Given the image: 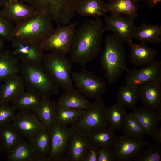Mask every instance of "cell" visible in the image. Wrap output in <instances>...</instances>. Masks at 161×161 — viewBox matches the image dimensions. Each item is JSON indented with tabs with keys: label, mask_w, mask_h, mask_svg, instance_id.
<instances>
[{
	"label": "cell",
	"mask_w": 161,
	"mask_h": 161,
	"mask_svg": "<svg viewBox=\"0 0 161 161\" xmlns=\"http://www.w3.org/2000/svg\"><path fill=\"white\" fill-rule=\"evenodd\" d=\"M102 20L99 17L89 20L76 29L70 53L71 62L83 67L101 51Z\"/></svg>",
	"instance_id": "obj_1"
},
{
	"label": "cell",
	"mask_w": 161,
	"mask_h": 161,
	"mask_svg": "<svg viewBox=\"0 0 161 161\" xmlns=\"http://www.w3.org/2000/svg\"><path fill=\"white\" fill-rule=\"evenodd\" d=\"M103 41L105 45L100 64L107 81L111 84L128 69L126 51L123 43L113 33L107 35Z\"/></svg>",
	"instance_id": "obj_2"
},
{
	"label": "cell",
	"mask_w": 161,
	"mask_h": 161,
	"mask_svg": "<svg viewBox=\"0 0 161 161\" xmlns=\"http://www.w3.org/2000/svg\"><path fill=\"white\" fill-rule=\"evenodd\" d=\"M18 73L27 89L35 92L41 97L58 93L59 87L41 63L20 62Z\"/></svg>",
	"instance_id": "obj_3"
},
{
	"label": "cell",
	"mask_w": 161,
	"mask_h": 161,
	"mask_svg": "<svg viewBox=\"0 0 161 161\" xmlns=\"http://www.w3.org/2000/svg\"><path fill=\"white\" fill-rule=\"evenodd\" d=\"M52 21L45 14L37 12L16 24L13 33V38L41 43L53 31Z\"/></svg>",
	"instance_id": "obj_4"
},
{
	"label": "cell",
	"mask_w": 161,
	"mask_h": 161,
	"mask_svg": "<svg viewBox=\"0 0 161 161\" xmlns=\"http://www.w3.org/2000/svg\"><path fill=\"white\" fill-rule=\"evenodd\" d=\"M83 0H24L38 12L44 13L52 21L68 24L76 13L79 4Z\"/></svg>",
	"instance_id": "obj_5"
},
{
	"label": "cell",
	"mask_w": 161,
	"mask_h": 161,
	"mask_svg": "<svg viewBox=\"0 0 161 161\" xmlns=\"http://www.w3.org/2000/svg\"><path fill=\"white\" fill-rule=\"evenodd\" d=\"M106 108L101 98L95 100L85 110L81 117L72 125L71 129L86 135L94 131L108 127L109 125L106 117Z\"/></svg>",
	"instance_id": "obj_6"
},
{
	"label": "cell",
	"mask_w": 161,
	"mask_h": 161,
	"mask_svg": "<svg viewBox=\"0 0 161 161\" xmlns=\"http://www.w3.org/2000/svg\"><path fill=\"white\" fill-rule=\"evenodd\" d=\"M78 23L77 21L64 26L58 24L52 33L40 43L44 50L66 57L70 53Z\"/></svg>",
	"instance_id": "obj_7"
},
{
	"label": "cell",
	"mask_w": 161,
	"mask_h": 161,
	"mask_svg": "<svg viewBox=\"0 0 161 161\" xmlns=\"http://www.w3.org/2000/svg\"><path fill=\"white\" fill-rule=\"evenodd\" d=\"M46 70L59 88L65 91L74 89L71 77V61L66 57L49 52L43 62Z\"/></svg>",
	"instance_id": "obj_8"
},
{
	"label": "cell",
	"mask_w": 161,
	"mask_h": 161,
	"mask_svg": "<svg viewBox=\"0 0 161 161\" xmlns=\"http://www.w3.org/2000/svg\"><path fill=\"white\" fill-rule=\"evenodd\" d=\"M71 77L77 89L86 97L95 100L100 98L106 90L104 80L85 67L79 72H72Z\"/></svg>",
	"instance_id": "obj_9"
},
{
	"label": "cell",
	"mask_w": 161,
	"mask_h": 161,
	"mask_svg": "<svg viewBox=\"0 0 161 161\" xmlns=\"http://www.w3.org/2000/svg\"><path fill=\"white\" fill-rule=\"evenodd\" d=\"M150 144L143 137L124 134L117 137L111 148L114 161L135 160Z\"/></svg>",
	"instance_id": "obj_10"
},
{
	"label": "cell",
	"mask_w": 161,
	"mask_h": 161,
	"mask_svg": "<svg viewBox=\"0 0 161 161\" xmlns=\"http://www.w3.org/2000/svg\"><path fill=\"white\" fill-rule=\"evenodd\" d=\"M106 25L102 32H112L123 43L128 46L132 43L133 35L137 27L135 18L120 14L111 15L105 16Z\"/></svg>",
	"instance_id": "obj_11"
},
{
	"label": "cell",
	"mask_w": 161,
	"mask_h": 161,
	"mask_svg": "<svg viewBox=\"0 0 161 161\" xmlns=\"http://www.w3.org/2000/svg\"><path fill=\"white\" fill-rule=\"evenodd\" d=\"M11 41V52L20 62H43L45 55L40 42L14 38Z\"/></svg>",
	"instance_id": "obj_12"
},
{
	"label": "cell",
	"mask_w": 161,
	"mask_h": 161,
	"mask_svg": "<svg viewBox=\"0 0 161 161\" xmlns=\"http://www.w3.org/2000/svg\"><path fill=\"white\" fill-rule=\"evenodd\" d=\"M72 131L70 127L55 124L51 129V145L48 161H65L67 145Z\"/></svg>",
	"instance_id": "obj_13"
},
{
	"label": "cell",
	"mask_w": 161,
	"mask_h": 161,
	"mask_svg": "<svg viewBox=\"0 0 161 161\" xmlns=\"http://www.w3.org/2000/svg\"><path fill=\"white\" fill-rule=\"evenodd\" d=\"M140 69H128L125 79L126 84L137 87L147 82L161 80V62L155 60Z\"/></svg>",
	"instance_id": "obj_14"
},
{
	"label": "cell",
	"mask_w": 161,
	"mask_h": 161,
	"mask_svg": "<svg viewBox=\"0 0 161 161\" xmlns=\"http://www.w3.org/2000/svg\"><path fill=\"white\" fill-rule=\"evenodd\" d=\"M138 94L143 106L161 114V80L141 84L138 86Z\"/></svg>",
	"instance_id": "obj_15"
},
{
	"label": "cell",
	"mask_w": 161,
	"mask_h": 161,
	"mask_svg": "<svg viewBox=\"0 0 161 161\" xmlns=\"http://www.w3.org/2000/svg\"><path fill=\"white\" fill-rule=\"evenodd\" d=\"M12 123L27 141L45 127L33 112L26 111H19Z\"/></svg>",
	"instance_id": "obj_16"
},
{
	"label": "cell",
	"mask_w": 161,
	"mask_h": 161,
	"mask_svg": "<svg viewBox=\"0 0 161 161\" xmlns=\"http://www.w3.org/2000/svg\"><path fill=\"white\" fill-rule=\"evenodd\" d=\"M3 7L2 11L4 14L16 24L37 12L30 5L18 0H8Z\"/></svg>",
	"instance_id": "obj_17"
},
{
	"label": "cell",
	"mask_w": 161,
	"mask_h": 161,
	"mask_svg": "<svg viewBox=\"0 0 161 161\" xmlns=\"http://www.w3.org/2000/svg\"><path fill=\"white\" fill-rule=\"evenodd\" d=\"M0 86V103H9L25 90L23 80L18 73L11 74L5 78Z\"/></svg>",
	"instance_id": "obj_18"
},
{
	"label": "cell",
	"mask_w": 161,
	"mask_h": 161,
	"mask_svg": "<svg viewBox=\"0 0 161 161\" xmlns=\"http://www.w3.org/2000/svg\"><path fill=\"white\" fill-rule=\"evenodd\" d=\"M88 142L86 135L72 131L67 145L65 161H83Z\"/></svg>",
	"instance_id": "obj_19"
},
{
	"label": "cell",
	"mask_w": 161,
	"mask_h": 161,
	"mask_svg": "<svg viewBox=\"0 0 161 161\" xmlns=\"http://www.w3.org/2000/svg\"><path fill=\"white\" fill-rule=\"evenodd\" d=\"M146 44L142 42L138 44L133 42L129 46L130 48V63L137 66H142L148 64L156 60L157 51L148 47Z\"/></svg>",
	"instance_id": "obj_20"
},
{
	"label": "cell",
	"mask_w": 161,
	"mask_h": 161,
	"mask_svg": "<svg viewBox=\"0 0 161 161\" xmlns=\"http://www.w3.org/2000/svg\"><path fill=\"white\" fill-rule=\"evenodd\" d=\"M131 113L139 122L147 135L151 136L159 126L161 114L156 111L143 106L136 108Z\"/></svg>",
	"instance_id": "obj_21"
},
{
	"label": "cell",
	"mask_w": 161,
	"mask_h": 161,
	"mask_svg": "<svg viewBox=\"0 0 161 161\" xmlns=\"http://www.w3.org/2000/svg\"><path fill=\"white\" fill-rule=\"evenodd\" d=\"M24 138L11 123L0 126V148L2 152L7 155L24 140Z\"/></svg>",
	"instance_id": "obj_22"
},
{
	"label": "cell",
	"mask_w": 161,
	"mask_h": 161,
	"mask_svg": "<svg viewBox=\"0 0 161 161\" xmlns=\"http://www.w3.org/2000/svg\"><path fill=\"white\" fill-rule=\"evenodd\" d=\"M57 106V103L51 99L49 97H43L33 112L46 128L51 129L55 124Z\"/></svg>",
	"instance_id": "obj_23"
},
{
	"label": "cell",
	"mask_w": 161,
	"mask_h": 161,
	"mask_svg": "<svg viewBox=\"0 0 161 161\" xmlns=\"http://www.w3.org/2000/svg\"><path fill=\"white\" fill-rule=\"evenodd\" d=\"M40 161H48L51 145V129L44 128L28 141Z\"/></svg>",
	"instance_id": "obj_24"
},
{
	"label": "cell",
	"mask_w": 161,
	"mask_h": 161,
	"mask_svg": "<svg viewBox=\"0 0 161 161\" xmlns=\"http://www.w3.org/2000/svg\"><path fill=\"white\" fill-rule=\"evenodd\" d=\"M133 38L145 43H159L161 42V26L151 25L143 22L136 27Z\"/></svg>",
	"instance_id": "obj_25"
},
{
	"label": "cell",
	"mask_w": 161,
	"mask_h": 161,
	"mask_svg": "<svg viewBox=\"0 0 161 161\" xmlns=\"http://www.w3.org/2000/svg\"><path fill=\"white\" fill-rule=\"evenodd\" d=\"M57 103L67 108L86 110L91 103L78 90L74 88L65 91L59 97Z\"/></svg>",
	"instance_id": "obj_26"
},
{
	"label": "cell",
	"mask_w": 161,
	"mask_h": 161,
	"mask_svg": "<svg viewBox=\"0 0 161 161\" xmlns=\"http://www.w3.org/2000/svg\"><path fill=\"white\" fill-rule=\"evenodd\" d=\"M41 98L35 92L27 89L17 96L11 102L15 110L33 112L38 105Z\"/></svg>",
	"instance_id": "obj_27"
},
{
	"label": "cell",
	"mask_w": 161,
	"mask_h": 161,
	"mask_svg": "<svg viewBox=\"0 0 161 161\" xmlns=\"http://www.w3.org/2000/svg\"><path fill=\"white\" fill-rule=\"evenodd\" d=\"M137 0H112L107 4V12L111 15L120 14L136 19L138 16Z\"/></svg>",
	"instance_id": "obj_28"
},
{
	"label": "cell",
	"mask_w": 161,
	"mask_h": 161,
	"mask_svg": "<svg viewBox=\"0 0 161 161\" xmlns=\"http://www.w3.org/2000/svg\"><path fill=\"white\" fill-rule=\"evenodd\" d=\"M107 4L103 0H83L78 5L76 12L83 16H105Z\"/></svg>",
	"instance_id": "obj_29"
},
{
	"label": "cell",
	"mask_w": 161,
	"mask_h": 161,
	"mask_svg": "<svg viewBox=\"0 0 161 161\" xmlns=\"http://www.w3.org/2000/svg\"><path fill=\"white\" fill-rule=\"evenodd\" d=\"M20 61L11 52L0 51V82L8 76L18 73Z\"/></svg>",
	"instance_id": "obj_30"
},
{
	"label": "cell",
	"mask_w": 161,
	"mask_h": 161,
	"mask_svg": "<svg viewBox=\"0 0 161 161\" xmlns=\"http://www.w3.org/2000/svg\"><path fill=\"white\" fill-rule=\"evenodd\" d=\"M85 112L84 109L69 108L58 104L55 124L63 127L69 124L72 125L81 117Z\"/></svg>",
	"instance_id": "obj_31"
},
{
	"label": "cell",
	"mask_w": 161,
	"mask_h": 161,
	"mask_svg": "<svg viewBox=\"0 0 161 161\" xmlns=\"http://www.w3.org/2000/svg\"><path fill=\"white\" fill-rule=\"evenodd\" d=\"M86 135L89 142L99 148L103 146L111 148L117 137L114 130L109 127L94 131Z\"/></svg>",
	"instance_id": "obj_32"
},
{
	"label": "cell",
	"mask_w": 161,
	"mask_h": 161,
	"mask_svg": "<svg viewBox=\"0 0 161 161\" xmlns=\"http://www.w3.org/2000/svg\"><path fill=\"white\" fill-rule=\"evenodd\" d=\"M8 161H40L29 142L24 140L7 157Z\"/></svg>",
	"instance_id": "obj_33"
},
{
	"label": "cell",
	"mask_w": 161,
	"mask_h": 161,
	"mask_svg": "<svg viewBox=\"0 0 161 161\" xmlns=\"http://www.w3.org/2000/svg\"><path fill=\"white\" fill-rule=\"evenodd\" d=\"M116 98L117 102L124 107L134 109L139 100L138 87L129 84L120 87Z\"/></svg>",
	"instance_id": "obj_34"
},
{
	"label": "cell",
	"mask_w": 161,
	"mask_h": 161,
	"mask_svg": "<svg viewBox=\"0 0 161 161\" xmlns=\"http://www.w3.org/2000/svg\"><path fill=\"white\" fill-rule=\"evenodd\" d=\"M127 114L124 107L118 102L106 108V117L109 127L114 130L120 129Z\"/></svg>",
	"instance_id": "obj_35"
},
{
	"label": "cell",
	"mask_w": 161,
	"mask_h": 161,
	"mask_svg": "<svg viewBox=\"0 0 161 161\" xmlns=\"http://www.w3.org/2000/svg\"><path fill=\"white\" fill-rule=\"evenodd\" d=\"M122 127L125 134L143 138L146 135L145 131L132 113L126 114Z\"/></svg>",
	"instance_id": "obj_36"
},
{
	"label": "cell",
	"mask_w": 161,
	"mask_h": 161,
	"mask_svg": "<svg viewBox=\"0 0 161 161\" xmlns=\"http://www.w3.org/2000/svg\"><path fill=\"white\" fill-rule=\"evenodd\" d=\"M144 148L135 161H160L161 147L159 144H150Z\"/></svg>",
	"instance_id": "obj_37"
},
{
	"label": "cell",
	"mask_w": 161,
	"mask_h": 161,
	"mask_svg": "<svg viewBox=\"0 0 161 161\" xmlns=\"http://www.w3.org/2000/svg\"><path fill=\"white\" fill-rule=\"evenodd\" d=\"M14 27L13 22L0 10V36L4 41H11Z\"/></svg>",
	"instance_id": "obj_38"
},
{
	"label": "cell",
	"mask_w": 161,
	"mask_h": 161,
	"mask_svg": "<svg viewBox=\"0 0 161 161\" xmlns=\"http://www.w3.org/2000/svg\"><path fill=\"white\" fill-rule=\"evenodd\" d=\"M15 110L9 103H0V126L12 122L16 115Z\"/></svg>",
	"instance_id": "obj_39"
},
{
	"label": "cell",
	"mask_w": 161,
	"mask_h": 161,
	"mask_svg": "<svg viewBox=\"0 0 161 161\" xmlns=\"http://www.w3.org/2000/svg\"><path fill=\"white\" fill-rule=\"evenodd\" d=\"M99 148L88 141L83 161H97Z\"/></svg>",
	"instance_id": "obj_40"
},
{
	"label": "cell",
	"mask_w": 161,
	"mask_h": 161,
	"mask_svg": "<svg viewBox=\"0 0 161 161\" xmlns=\"http://www.w3.org/2000/svg\"><path fill=\"white\" fill-rule=\"evenodd\" d=\"M97 161H114L111 148L107 146L100 148Z\"/></svg>",
	"instance_id": "obj_41"
},
{
	"label": "cell",
	"mask_w": 161,
	"mask_h": 161,
	"mask_svg": "<svg viewBox=\"0 0 161 161\" xmlns=\"http://www.w3.org/2000/svg\"><path fill=\"white\" fill-rule=\"evenodd\" d=\"M151 137L158 144L161 145V127L159 126L154 131Z\"/></svg>",
	"instance_id": "obj_42"
},
{
	"label": "cell",
	"mask_w": 161,
	"mask_h": 161,
	"mask_svg": "<svg viewBox=\"0 0 161 161\" xmlns=\"http://www.w3.org/2000/svg\"><path fill=\"white\" fill-rule=\"evenodd\" d=\"M145 3L149 7L151 10L157 4L161 2V0H145Z\"/></svg>",
	"instance_id": "obj_43"
},
{
	"label": "cell",
	"mask_w": 161,
	"mask_h": 161,
	"mask_svg": "<svg viewBox=\"0 0 161 161\" xmlns=\"http://www.w3.org/2000/svg\"><path fill=\"white\" fill-rule=\"evenodd\" d=\"M4 40L0 36V51L3 49L4 47Z\"/></svg>",
	"instance_id": "obj_44"
},
{
	"label": "cell",
	"mask_w": 161,
	"mask_h": 161,
	"mask_svg": "<svg viewBox=\"0 0 161 161\" xmlns=\"http://www.w3.org/2000/svg\"><path fill=\"white\" fill-rule=\"evenodd\" d=\"M8 0H0V7H3Z\"/></svg>",
	"instance_id": "obj_45"
},
{
	"label": "cell",
	"mask_w": 161,
	"mask_h": 161,
	"mask_svg": "<svg viewBox=\"0 0 161 161\" xmlns=\"http://www.w3.org/2000/svg\"><path fill=\"white\" fill-rule=\"evenodd\" d=\"M2 152V151L1 148H0V157L1 156Z\"/></svg>",
	"instance_id": "obj_46"
},
{
	"label": "cell",
	"mask_w": 161,
	"mask_h": 161,
	"mask_svg": "<svg viewBox=\"0 0 161 161\" xmlns=\"http://www.w3.org/2000/svg\"><path fill=\"white\" fill-rule=\"evenodd\" d=\"M108 0L109 1H112V0Z\"/></svg>",
	"instance_id": "obj_47"
},
{
	"label": "cell",
	"mask_w": 161,
	"mask_h": 161,
	"mask_svg": "<svg viewBox=\"0 0 161 161\" xmlns=\"http://www.w3.org/2000/svg\"><path fill=\"white\" fill-rule=\"evenodd\" d=\"M138 1H141L142 0H137Z\"/></svg>",
	"instance_id": "obj_48"
}]
</instances>
